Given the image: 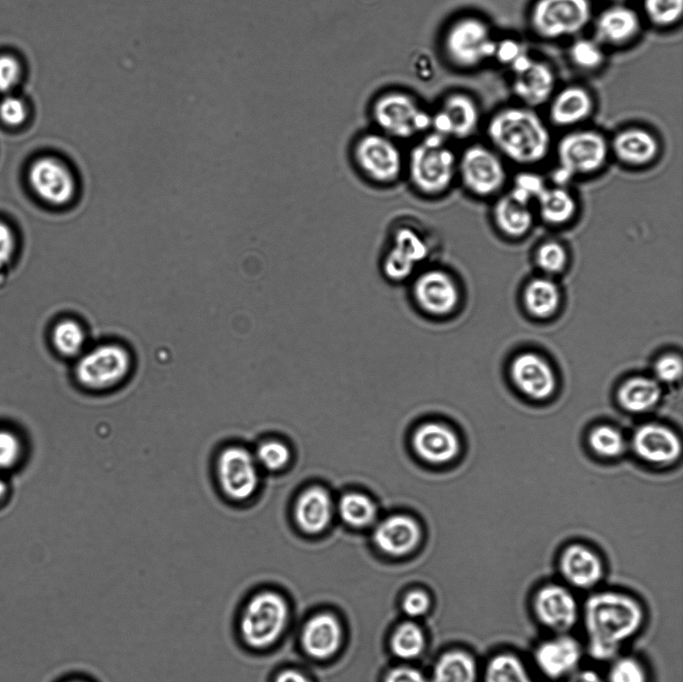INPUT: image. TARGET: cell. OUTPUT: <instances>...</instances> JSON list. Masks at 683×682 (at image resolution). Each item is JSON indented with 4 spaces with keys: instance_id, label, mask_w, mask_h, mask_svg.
Instances as JSON below:
<instances>
[{
    "instance_id": "cell-5",
    "label": "cell",
    "mask_w": 683,
    "mask_h": 682,
    "mask_svg": "<svg viewBox=\"0 0 683 682\" xmlns=\"http://www.w3.org/2000/svg\"><path fill=\"white\" fill-rule=\"evenodd\" d=\"M348 158L357 177L372 188L391 189L403 182L406 149L374 128L354 137Z\"/></svg>"
},
{
    "instance_id": "cell-33",
    "label": "cell",
    "mask_w": 683,
    "mask_h": 682,
    "mask_svg": "<svg viewBox=\"0 0 683 682\" xmlns=\"http://www.w3.org/2000/svg\"><path fill=\"white\" fill-rule=\"evenodd\" d=\"M492 214L498 230L510 238L524 236L533 225L530 205L516 200L509 193L496 201Z\"/></svg>"
},
{
    "instance_id": "cell-52",
    "label": "cell",
    "mask_w": 683,
    "mask_h": 682,
    "mask_svg": "<svg viewBox=\"0 0 683 682\" xmlns=\"http://www.w3.org/2000/svg\"><path fill=\"white\" fill-rule=\"evenodd\" d=\"M384 682H427V680L419 670L408 666H399L387 673Z\"/></svg>"
},
{
    "instance_id": "cell-42",
    "label": "cell",
    "mask_w": 683,
    "mask_h": 682,
    "mask_svg": "<svg viewBox=\"0 0 683 682\" xmlns=\"http://www.w3.org/2000/svg\"><path fill=\"white\" fill-rule=\"evenodd\" d=\"M591 449L599 456L613 458L625 450V439L614 427L600 425L592 429L588 436Z\"/></svg>"
},
{
    "instance_id": "cell-25",
    "label": "cell",
    "mask_w": 683,
    "mask_h": 682,
    "mask_svg": "<svg viewBox=\"0 0 683 682\" xmlns=\"http://www.w3.org/2000/svg\"><path fill=\"white\" fill-rule=\"evenodd\" d=\"M412 445L417 455L431 464H445L453 460L460 451V441L449 427L429 422L419 426L412 436Z\"/></svg>"
},
{
    "instance_id": "cell-32",
    "label": "cell",
    "mask_w": 683,
    "mask_h": 682,
    "mask_svg": "<svg viewBox=\"0 0 683 682\" xmlns=\"http://www.w3.org/2000/svg\"><path fill=\"white\" fill-rule=\"evenodd\" d=\"M522 304L525 311L532 317L537 319L550 318L560 307V288L548 276L532 278L523 288Z\"/></svg>"
},
{
    "instance_id": "cell-20",
    "label": "cell",
    "mask_w": 683,
    "mask_h": 682,
    "mask_svg": "<svg viewBox=\"0 0 683 682\" xmlns=\"http://www.w3.org/2000/svg\"><path fill=\"white\" fill-rule=\"evenodd\" d=\"M510 375L515 386L534 400L549 398L556 388L552 367L544 358L532 352L521 353L513 359Z\"/></svg>"
},
{
    "instance_id": "cell-40",
    "label": "cell",
    "mask_w": 683,
    "mask_h": 682,
    "mask_svg": "<svg viewBox=\"0 0 683 682\" xmlns=\"http://www.w3.org/2000/svg\"><path fill=\"white\" fill-rule=\"evenodd\" d=\"M425 646V636L415 623L406 622L397 627L391 647L394 654L403 659H412L421 654Z\"/></svg>"
},
{
    "instance_id": "cell-31",
    "label": "cell",
    "mask_w": 683,
    "mask_h": 682,
    "mask_svg": "<svg viewBox=\"0 0 683 682\" xmlns=\"http://www.w3.org/2000/svg\"><path fill=\"white\" fill-rule=\"evenodd\" d=\"M482 661L471 651L455 648L436 662L431 682H480Z\"/></svg>"
},
{
    "instance_id": "cell-30",
    "label": "cell",
    "mask_w": 683,
    "mask_h": 682,
    "mask_svg": "<svg viewBox=\"0 0 683 682\" xmlns=\"http://www.w3.org/2000/svg\"><path fill=\"white\" fill-rule=\"evenodd\" d=\"M295 519L305 532L315 534L323 531L333 514L332 500L321 487H310L303 491L295 505Z\"/></svg>"
},
{
    "instance_id": "cell-29",
    "label": "cell",
    "mask_w": 683,
    "mask_h": 682,
    "mask_svg": "<svg viewBox=\"0 0 683 682\" xmlns=\"http://www.w3.org/2000/svg\"><path fill=\"white\" fill-rule=\"evenodd\" d=\"M341 627L337 619L327 613L312 617L302 632V645L312 657L324 659L332 656L341 642Z\"/></svg>"
},
{
    "instance_id": "cell-15",
    "label": "cell",
    "mask_w": 683,
    "mask_h": 682,
    "mask_svg": "<svg viewBox=\"0 0 683 682\" xmlns=\"http://www.w3.org/2000/svg\"><path fill=\"white\" fill-rule=\"evenodd\" d=\"M555 572V578L584 596L604 585L608 567L603 556L592 546L572 542L558 553Z\"/></svg>"
},
{
    "instance_id": "cell-11",
    "label": "cell",
    "mask_w": 683,
    "mask_h": 682,
    "mask_svg": "<svg viewBox=\"0 0 683 682\" xmlns=\"http://www.w3.org/2000/svg\"><path fill=\"white\" fill-rule=\"evenodd\" d=\"M609 152L607 139L598 131L582 129L565 134L556 148L555 185L565 187L577 175L596 172L604 166Z\"/></svg>"
},
{
    "instance_id": "cell-53",
    "label": "cell",
    "mask_w": 683,
    "mask_h": 682,
    "mask_svg": "<svg viewBox=\"0 0 683 682\" xmlns=\"http://www.w3.org/2000/svg\"><path fill=\"white\" fill-rule=\"evenodd\" d=\"M563 682H605L603 671L585 663Z\"/></svg>"
},
{
    "instance_id": "cell-44",
    "label": "cell",
    "mask_w": 683,
    "mask_h": 682,
    "mask_svg": "<svg viewBox=\"0 0 683 682\" xmlns=\"http://www.w3.org/2000/svg\"><path fill=\"white\" fill-rule=\"evenodd\" d=\"M254 457L258 465L270 471H277L289 462L290 451L284 443L268 440L259 444Z\"/></svg>"
},
{
    "instance_id": "cell-36",
    "label": "cell",
    "mask_w": 683,
    "mask_h": 682,
    "mask_svg": "<svg viewBox=\"0 0 683 682\" xmlns=\"http://www.w3.org/2000/svg\"><path fill=\"white\" fill-rule=\"evenodd\" d=\"M605 665V682H653L648 662L641 655L631 651L620 653Z\"/></svg>"
},
{
    "instance_id": "cell-55",
    "label": "cell",
    "mask_w": 683,
    "mask_h": 682,
    "mask_svg": "<svg viewBox=\"0 0 683 682\" xmlns=\"http://www.w3.org/2000/svg\"><path fill=\"white\" fill-rule=\"evenodd\" d=\"M274 682H310L302 673L295 670H284L280 672Z\"/></svg>"
},
{
    "instance_id": "cell-43",
    "label": "cell",
    "mask_w": 683,
    "mask_h": 682,
    "mask_svg": "<svg viewBox=\"0 0 683 682\" xmlns=\"http://www.w3.org/2000/svg\"><path fill=\"white\" fill-rule=\"evenodd\" d=\"M536 266L545 276L561 273L568 262V254L565 247L557 241H545L541 243L534 255Z\"/></svg>"
},
{
    "instance_id": "cell-35",
    "label": "cell",
    "mask_w": 683,
    "mask_h": 682,
    "mask_svg": "<svg viewBox=\"0 0 683 682\" xmlns=\"http://www.w3.org/2000/svg\"><path fill=\"white\" fill-rule=\"evenodd\" d=\"M535 201L540 218L550 225L569 222L577 209L574 197L564 186H546Z\"/></svg>"
},
{
    "instance_id": "cell-28",
    "label": "cell",
    "mask_w": 683,
    "mask_h": 682,
    "mask_svg": "<svg viewBox=\"0 0 683 682\" xmlns=\"http://www.w3.org/2000/svg\"><path fill=\"white\" fill-rule=\"evenodd\" d=\"M420 535V527L413 518L393 515L376 526L373 540L381 551L399 556L411 552L417 546Z\"/></svg>"
},
{
    "instance_id": "cell-3",
    "label": "cell",
    "mask_w": 683,
    "mask_h": 682,
    "mask_svg": "<svg viewBox=\"0 0 683 682\" xmlns=\"http://www.w3.org/2000/svg\"><path fill=\"white\" fill-rule=\"evenodd\" d=\"M486 132L498 152L521 165L541 162L551 146L547 125L533 109L525 106L499 110L488 121Z\"/></svg>"
},
{
    "instance_id": "cell-49",
    "label": "cell",
    "mask_w": 683,
    "mask_h": 682,
    "mask_svg": "<svg viewBox=\"0 0 683 682\" xmlns=\"http://www.w3.org/2000/svg\"><path fill=\"white\" fill-rule=\"evenodd\" d=\"M514 186L522 189L535 200L547 185L540 175L532 172H522L515 177Z\"/></svg>"
},
{
    "instance_id": "cell-13",
    "label": "cell",
    "mask_w": 683,
    "mask_h": 682,
    "mask_svg": "<svg viewBox=\"0 0 683 682\" xmlns=\"http://www.w3.org/2000/svg\"><path fill=\"white\" fill-rule=\"evenodd\" d=\"M592 16L591 0H535L529 12V25L537 37L559 40L581 33Z\"/></svg>"
},
{
    "instance_id": "cell-23",
    "label": "cell",
    "mask_w": 683,
    "mask_h": 682,
    "mask_svg": "<svg viewBox=\"0 0 683 682\" xmlns=\"http://www.w3.org/2000/svg\"><path fill=\"white\" fill-rule=\"evenodd\" d=\"M634 452L643 460L655 464H670L681 454V441L670 428L647 423L636 429L632 437Z\"/></svg>"
},
{
    "instance_id": "cell-21",
    "label": "cell",
    "mask_w": 683,
    "mask_h": 682,
    "mask_svg": "<svg viewBox=\"0 0 683 682\" xmlns=\"http://www.w3.org/2000/svg\"><path fill=\"white\" fill-rule=\"evenodd\" d=\"M480 682H544L527 655L510 646L492 649L482 661Z\"/></svg>"
},
{
    "instance_id": "cell-9",
    "label": "cell",
    "mask_w": 683,
    "mask_h": 682,
    "mask_svg": "<svg viewBox=\"0 0 683 682\" xmlns=\"http://www.w3.org/2000/svg\"><path fill=\"white\" fill-rule=\"evenodd\" d=\"M527 607L544 634L573 633L579 628L582 598L557 578L545 579L531 590Z\"/></svg>"
},
{
    "instance_id": "cell-46",
    "label": "cell",
    "mask_w": 683,
    "mask_h": 682,
    "mask_svg": "<svg viewBox=\"0 0 683 682\" xmlns=\"http://www.w3.org/2000/svg\"><path fill=\"white\" fill-rule=\"evenodd\" d=\"M654 374L657 381L673 383L682 374L681 358L675 354L661 356L654 364Z\"/></svg>"
},
{
    "instance_id": "cell-58",
    "label": "cell",
    "mask_w": 683,
    "mask_h": 682,
    "mask_svg": "<svg viewBox=\"0 0 683 682\" xmlns=\"http://www.w3.org/2000/svg\"><path fill=\"white\" fill-rule=\"evenodd\" d=\"M604 1L610 2L612 4H625L627 1H630V0H604Z\"/></svg>"
},
{
    "instance_id": "cell-47",
    "label": "cell",
    "mask_w": 683,
    "mask_h": 682,
    "mask_svg": "<svg viewBox=\"0 0 683 682\" xmlns=\"http://www.w3.org/2000/svg\"><path fill=\"white\" fill-rule=\"evenodd\" d=\"M0 117L10 126L22 124L26 118V109L23 102L16 97H6L0 103Z\"/></svg>"
},
{
    "instance_id": "cell-37",
    "label": "cell",
    "mask_w": 683,
    "mask_h": 682,
    "mask_svg": "<svg viewBox=\"0 0 683 682\" xmlns=\"http://www.w3.org/2000/svg\"><path fill=\"white\" fill-rule=\"evenodd\" d=\"M86 340L85 327L74 318L61 319L52 330V343L55 349L67 357L79 356L83 353Z\"/></svg>"
},
{
    "instance_id": "cell-45",
    "label": "cell",
    "mask_w": 683,
    "mask_h": 682,
    "mask_svg": "<svg viewBox=\"0 0 683 682\" xmlns=\"http://www.w3.org/2000/svg\"><path fill=\"white\" fill-rule=\"evenodd\" d=\"M22 444L12 431L0 429V471L13 467L20 459Z\"/></svg>"
},
{
    "instance_id": "cell-2",
    "label": "cell",
    "mask_w": 683,
    "mask_h": 682,
    "mask_svg": "<svg viewBox=\"0 0 683 682\" xmlns=\"http://www.w3.org/2000/svg\"><path fill=\"white\" fill-rule=\"evenodd\" d=\"M457 159L451 142L429 131L409 143L403 182L420 199L440 200L457 183Z\"/></svg>"
},
{
    "instance_id": "cell-18",
    "label": "cell",
    "mask_w": 683,
    "mask_h": 682,
    "mask_svg": "<svg viewBox=\"0 0 683 682\" xmlns=\"http://www.w3.org/2000/svg\"><path fill=\"white\" fill-rule=\"evenodd\" d=\"M216 476L223 494L237 502L253 496L259 485L254 454L238 445H230L220 451L216 460Z\"/></svg>"
},
{
    "instance_id": "cell-4",
    "label": "cell",
    "mask_w": 683,
    "mask_h": 682,
    "mask_svg": "<svg viewBox=\"0 0 683 682\" xmlns=\"http://www.w3.org/2000/svg\"><path fill=\"white\" fill-rule=\"evenodd\" d=\"M433 232L418 219L400 217L388 228L379 256V271L385 281L406 285L423 267L434 261Z\"/></svg>"
},
{
    "instance_id": "cell-39",
    "label": "cell",
    "mask_w": 683,
    "mask_h": 682,
    "mask_svg": "<svg viewBox=\"0 0 683 682\" xmlns=\"http://www.w3.org/2000/svg\"><path fill=\"white\" fill-rule=\"evenodd\" d=\"M568 56L576 68L586 72L596 71L605 63L603 46L594 38L575 39L569 47Z\"/></svg>"
},
{
    "instance_id": "cell-14",
    "label": "cell",
    "mask_w": 683,
    "mask_h": 682,
    "mask_svg": "<svg viewBox=\"0 0 683 682\" xmlns=\"http://www.w3.org/2000/svg\"><path fill=\"white\" fill-rule=\"evenodd\" d=\"M131 368L132 358L128 349L120 343L105 342L78 356L74 374L82 387L101 391L120 384Z\"/></svg>"
},
{
    "instance_id": "cell-10",
    "label": "cell",
    "mask_w": 683,
    "mask_h": 682,
    "mask_svg": "<svg viewBox=\"0 0 683 682\" xmlns=\"http://www.w3.org/2000/svg\"><path fill=\"white\" fill-rule=\"evenodd\" d=\"M496 44L489 24L474 15L454 18L440 38L444 59L459 70H472L494 58Z\"/></svg>"
},
{
    "instance_id": "cell-41",
    "label": "cell",
    "mask_w": 683,
    "mask_h": 682,
    "mask_svg": "<svg viewBox=\"0 0 683 682\" xmlns=\"http://www.w3.org/2000/svg\"><path fill=\"white\" fill-rule=\"evenodd\" d=\"M647 20L658 28L677 24L683 15V0H642Z\"/></svg>"
},
{
    "instance_id": "cell-16",
    "label": "cell",
    "mask_w": 683,
    "mask_h": 682,
    "mask_svg": "<svg viewBox=\"0 0 683 682\" xmlns=\"http://www.w3.org/2000/svg\"><path fill=\"white\" fill-rule=\"evenodd\" d=\"M506 181V170L497 153L482 144H471L458 153L457 183L476 197H488Z\"/></svg>"
},
{
    "instance_id": "cell-6",
    "label": "cell",
    "mask_w": 683,
    "mask_h": 682,
    "mask_svg": "<svg viewBox=\"0 0 683 682\" xmlns=\"http://www.w3.org/2000/svg\"><path fill=\"white\" fill-rule=\"evenodd\" d=\"M287 620L288 606L280 594L272 590L254 591L236 609L233 636L243 649L263 651L280 638Z\"/></svg>"
},
{
    "instance_id": "cell-38",
    "label": "cell",
    "mask_w": 683,
    "mask_h": 682,
    "mask_svg": "<svg viewBox=\"0 0 683 682\" xmlns=\"http://www.w3.org/2000/svg\"><path fill=\"white\" fill-rule=\"evenodd\" d=\"M341 518L353 527H366L372 524L377 515L375 503L361 493H347L339 501Z\"/></svg>"
},
{
    "instance_id": "cell-1",
    "label": "cell",
    "mask_w": 683,
    "mask_h": 682,
    "mask_svg": "<svg viewBox=\"0 0 683 682\" xmlns=\"http://www.w3.org/2000/svg\"><path fill=\"white\" fill-rule=\"evenodd\" d=\"M648 622L646 603L630 590L603 585L587 593L579 624L587 658L606 664L628 650Z\"/></svg>"
},
{
    "instance_id": "cell-26",
    "label": "cell",
    "mask_w": 683,
    "mask_h": 682,
    "mask_svg": "<svg viewBox=\"0 0 683 682\" xmlns=\"http://www.w3.org/2000/svg\"><path fill=\"white\" fill-rule=\"evenodd\" d=\"M660 144L656 136L641 127H628L618 131L609 149L618 161L629 166H644L658 156Z\"/></svg>"
},
{
    "instance_id": "cell-50",
    "label": "cell",
    "mask_w": 683,
    "mask_h": 682,
    "mask_svg": "<svg viewBox=\"0 0 683 682\" xmlns=\"http://www.w3.org/2000/svg\"><path fill=\"white\" fill-rule=\"evenodd\" d=\"M429 607L428 596L422 591L408 593L402 602L404 612L410 617L423 615Z\"/></svg>"
},
{
    "instance_id": "cell-48",
    "label": "cell",
    "mask_w": 683,
    "mask_h": 682,
    "mask_svg": "<svg viewBox=\"0 0 683 682\" xmlns=\"http://www.w3.org/2000/svg\"><path fill=\"white\" fill-rule=\"evenodd\" d=\"M19 77L20 66L17 60L9 55L0 56V92L13 89Z\"/></svg>"
},
{
    "instance_id": "cell-8",
    "label": "cell",
    "mask_w": 683,
    "mask_h": 682,
    "mask_svg": "<svg viewBox=\"0 0 683 682\" xmlns=\"http://www.w3.org/2000/svg\"><path fill=\"white\" fill-rule=\"evenodd\" d=\"M405 286L411 307L428 320H447L461 308L463 289L459 279L435 260L419 270Z\"/></svg>"
},
{
    "instance_id": "cell-22",
    "label": "cell",
    "mask_w": 683,
    "mask_h": 682,
    "mask_svg": "<svg viewBox=\"0 0 683 682\" xmlns=\"http://www.w3.org/2000/svg\"><path fill=\"white\" fill-rule=\"evenodd\" d=\"M638 13L625 4H612L594 21V39L602 46L621 47L632 42L641 31Z\"/></svg>"
},
{
    "instance_id": "cell-24",
    "label": "cell",
    "mask_w": 683,
    "mask_h": 682,
    "mask_svg": "<svg viewBox=\"0 0 683 682\" xmlns=\"http://www.w3.org/2000/svg\"><path fill=\"white\" fill-rule=\"evenodd\" d=\"M556 81L552 66L534 59L526 70L513 74L511 89L525 107L533 109L550 101L555 93Z\"/></svg>"
},
{
    "instance_id": "cell-7",
    "label": "cell",
    "mask_w": 683,
    "mask_h": 682,
    "mask_svg": "<svg viewBox=\"0 0 683 682\" xmlns=\"http://www.w3.org/2000/svg\"><path fill=\"white\" fill-rule=\"evenodd\" d=\"M369 114L372 128L402 144L431 129V109L415 94L400 88L380 92L370 104Z\"/></svg>"
},
{
    "instance_id": "cell-27",
    "label": "cell",
    "mask_w": 683,
    "mask_h": 682,
    "mask_svg": "<svg viewBox=\"0 0 683 682\" xmlns=\"http://www.w3.org/2000/svg\"><path fill=\"white\" fill-rule=\"evenodd\" d=\"M592 94L583 86L569 85L554 93L549 101V119L557 127L576 126L594 111Z\"/></svg>"
},
{
    "instance_id": "cell-56",
    "label": "cell",
    "mask_w": 683,
    "mask_h": 682,
    "mask_svg": "<svg viewBox=\"0 0 683 682\" xmlns=\"http://www.w3.org/2000/svg\"><path fill=\"white\" fill-rule=\"evenodd\" d=\"M60 682H97V680L90 675L78 673L67 676Z\"/></svg>"
},
{
    "instance_id": "cell-17",
    "label": "cell",
    "mask_w": 683,
    "mask_h": 682,
    "mask_svg": "<svg viewBox=\"0 0 683 682\" xmlns=\"http://www.w3.org/2000/svg\"><path fill=\"white\" fill-rule=\"evenodd\" d=\"M479 122L480 109L475 99L465 92L452 91L431 109L430 131L452 143L471 137Z\"/></svg>"
},
{
    "instance_id": "cell-19",
    "label": "cell",
    "mask_w": 683,
    "mask_h": 682,
    "mask_svg": "<svg viewBox=\"0 0 683 682\" xmlns=\"http://www.w3.org/2000/svg\"><path fill=\"white\" fill-rule=\"evenodd\" d=\"M29 181L35 193L54 206L70 204L78 191L72 169L64 161L52 156L41 157L33 162Z\"/></svg>"
},
{
    "instance_id": "cell-54",
    "label": "cell",
    "mask_w": 683,
    "mask_h": 682,
    "mask_svg": "<svg viewBox=\"0 0 683 682\" xmlns=\"http://www.w3.org/2000/svg\"><path fill=\"white\" fill-rule=\"evenodd\" d=\"M14 250V237L10 228L0 221V266L7 263Z\"/></svg>"
},
{
    "instance_id": "cell-51",
    "label": "cell",
    "mask_w": 683,
    "mask_h": 682,
    "mask_svg": "<svg viewBox=\"0 0 683 682\" xmlns=\"http://www.w3.org/2000/svg\"><path fill=\"white\" fill-rule=\"evenodd\" d=\"M523 51L522 46L516 40L505 38L497 41L494 58L499 63L509 66Z\"/></svg>"
},
{
    "instance_id": "cell-12",
    "label": "cell",
    "mask_w": 683,
    "mask_h": 682,
    "mask_svg": "<svg viewBox=\"0 0 683 682\" xmlns=\"http://www.w3.org/2000/svg\"><path fill=\"white\" fill-rule=\"evenodd\" d=\"M527 658L544 682H563L587 656L582 639L573 632L544 634L532 645Z\"/></svg>"
},
{
    "instance_id": "cell-57",
    "label": "cell",
    "mask_w": 683,
    "mask_h": 682,
    "mask_svg": "<svg viewBox=\"0 0 683 682\" xmlns=\"http://www.w3.org/2000/svg\"><path fill=\"white\" fill-rule=\"evenodd\" d=\"M7 493V483L5 480L0 476V501L4 498V496Z\"/></svg>"
},
{
    "instance_id": "cell-34",
    "label": "cell",
    "mask_w": 683,
    "mask_h": 682,
    "mask_svg": "<svg viewBox=\"0 0 683 682\" xmlns=\"http://www.w3.org/2000/svg\"><path fill=\"white\" fill-rule=\"evenodd\" d=\"M661 388L657 380L636 376L626 380L618 389L617 399L621 407L632 413H643L660 400Z\"/></svg>"
}]
</instances>
